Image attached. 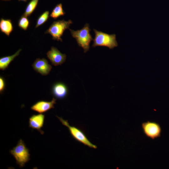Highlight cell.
Returning <instances> with one entry per match:
<instances>
[{
    "mask_svg": "<svg viewBox=\"0 0 169 169\" xmlns=\"http://www.w3.org/2000/svg\"><path fill=\"white\" fill-rule=\"evenodd\" d=\"M47 57L54 66L61 65L64 63L66 59V55L61 53L58 49L52 47L50 50L46 53Z\"/></svg>",
    "mask_w": 169,
    "mask_h": 169,
    "instance_id": "52a82bcc",
    "label": "cell"
},
{
    "mask_svg": "<svg viewBox=\"0 0 169 169\" xmlns=\"http://www.w3.org/2000/svg\"><path fill=\"white\" fill-rule=\"evenodd\" d=\"M49 12L48 11H46L42 13L37 19L35 28H38L46 22L49 18Z\"/></svg>",
    "mask_w": 169,
    "mask_h": 169,
    "instance_id": "2e32d148",
    "label": "cell"
},
{
    "mask_svg": "<svg viewBox=\"0 0 169 169\" xmlns=\"http://www.w3.org/2000/svg\"><path fill=\"white\" fill-rule=\"evenodd\" d=\"M65 13L63 8L62 4H57L53 9L50 16L54 19H56L61 16H64Z\"/></svg>",
    "mask_w": 169,
    "mask_h": 169,
    "instance_id": "5bb4252c",
    "label": "cell"
},
{
    "mask_svg": "<svg viewBox=\"0 0 169 169\" xmlns=\"http://www.w3.org/2000/svg\"><path fill=\"white\" fill-rule=\"evenodd\" d=\"M141 126L143 133L147 137L154 140L161 136V128L158 123L147 121L143 122Z\"/></svg>",
    "mask_w": 169,
    "mask_h": 169,
    "instance_id": "8992f818",
    "label": "cell"
},
{
    "mask_svg": "<svg viewBox=\"0 0 169 169\" xmlns=\"http://www.w3.org/2000/svg\"><path fill=\"white\" fill-rule=\"evenodd\" d=\"M56 116L63 125L68 127L70 134L74 140L90 148L93 149L97 148L95 145L92 144L89 141L82 130L74 126H70L68 120L57 116Z\"/></svg>",
    "mask_w": 169,
    "mask_h": 169,
    "instance_id": "277c9868",
    "label": "cell"
},
{
    "mask_svg": "<svg viewBox=\"0 0 169 169\" xmlns=\"http://www.w3.org/2000/svg\"><path fill=\"white\" fill-rule=\"evenodd\" d=\"M95 37L93 39L92 47L102 46L113 49L118 46L115 34H109L94 29Z\"/></svg>",
    "mask_w": 169,
    "mask_h": 169,
    "instance_id": "3957f363",
    "label": "cell"
},
{
    "mask_svg": "<svg viewBox=\"0 0 169 169\" xmlns=\"http://www.w3.org/2000/svg\"><path fill=\"white\" fill-rule=\"evenodd\" d=\"M32 66L34 70L43 75H46L49 74L52 69L48 60L43 58H37L34 62Z\"/></svg>",
    "mask_w": 169,
    "mask_h": 169,
    "instance_id": "ba28073f",
    "label": "cell"
},
{
    "mask_svg": "<svg viewBox=\"0 0 169 169\" xmlns=\"http://www.w3.org/2000/svg\"><path fill=\"white\" fill-rule=\"evenodd\" d=\"M0 29L1 32L9 36L13 29L11 20L1 18L0 21Z\"/></svg>",
    "mask_w": 169,
    "mask_h": 169,
    "instance_id": "7c38bea8",
    "label": "cell"
},
{
    "mask_svg": "<svg viewBox=\"0 0 169 169\" xmlns=\"http://www.w3.org/2000/svg\"><path fill=\"white\" fill-rule=\"evenodd\" d=\"M69 29L72 36L76 40L78 45L83 49L84 52L89 51L90 43L93 40L90 33L89 24L86 23L82 28L76 31Z\"/></svg>",
    "mask_w": 169,
    "mask_h": 169,
    "instance_id": "6da1fadb",
    "label": "cell"
},
{
    "mask_svg": "<svg viewBox=\"0 0 169 169\" xmlns=\"http://www.w3.org/2000/svg\"><path fill=\"white\" fill-rule=\"evenodd\" d=\"M56 99L53 98L50 101H39L33 105L31 109L32 110L40 113H45L54 108V105L56 104Z\"/></svg>",
    "mask_w": 169,
    "mask_h": 169,
    "instance_id": "9c48e42d",
    "label": "cell"
},
{
    "mask_svg": "<svg viewBox=\"0 0 169 169\" xmlns=\"http://www.w3.org/2000/svg\"><path fill=\"white\" fill-rule=\"evenodd\" d=\"M10 153L14 158L17 164L20 167H23L30 160L29 150L22 139H20L16 146L10 151Z\"/></svg>",
    "mask_w": 169,
    "mask_h": 169,
    "instance_id": "7a4b0ae2",
    "label": "cell"
},
{
    "mask_svg": "<svg viewBox=\"0 0 169 169\" xmlns=\"http://www.w3.org/2000/svg\"><path fill=\"white\" fill-rule=\"evenodd\" d=\"M18 26L21 29L26 30L29 24V21L27 17L23 15L19 19Z\"/></svg>",
    "mask_w": 169,
    "mask_h": 169,
    "instance_id": "e0dca14e",
    "label": "cell"
},
{
    "mask_svg": "<svg viewBox=\"0 0 169 169\" xmlns=\"http://www.w3.org/2000/svg\"><path fill=\"white\" fill-rule=\"evenodd\" d=\"M21 49H18L14 54L11 56L3 57L0 59V69L4 70L8 67L10 63L13 61L14 58L18 55Z\"/></svg>",
    "mask_w": 169,
    "mask_h": 169,
    "instance_id": "4fadbf2b",
    "label": "cell"
},
{
    "mask_svg": "<svg viewBox=\"0 0 169 169\" xmlns=\"http://www.w3.org/2000/svg\"><path fill=\"white\" fill-rule=\"evenodd\" d=\"M39 0H31L27 5L23 15L29 17L34 11L38 5Z\"/></svg>",
    "mask_w": 169,
    "mask_h": 169,
    "instance_id": "9a60e30c",
    "label": "cell"
},
{
    "mask_svg": "<svg viewBox=\"0 0 169 169\" xmlns=\"http://www.w3.org/2000/svg\"><path fill=\"white\" fill-rule=\"evenodd\" d=\"M72 23V21L70 20L67 21L64 19L54 21L46 31L45 33L49 34L52 36L53 40L62 42V39L61 37L64 32L65 30L69 29V27Z\"/></svg>",
    "mask_w": 169,
    "mask_h": 169,
    "instance_id": "5b68a950",
    "label": "cell"
},
{
    "mask_svg": "<svg viewBox=\"0 0 169 169\" xmlns=\"http://www.w3.org/2000/svg\"><path fill=\"white\" fill-rule=\"evenodd\" d=\"M45 119L44 115L40 113L37 115H33L29 119V126L33 129H36L41 134L43 135L44 132L42 130Z\"/></svg>",
    "mask_w": 169,
    "mask_h": 169,
    "instance_id": "30bf717a",
    "label": "cell"
},
{
    "mask_svg": "<svg viewBox=\"0 0 169 169\" xmlns=\"http://www.w3.org/2000/svg\"><path fill=\"white\" fill-rule=\"evenodd\" d=\"M19 1H23L24 2H26L28 0H18Z\"/></svg>",
    "mask_w": 169,
    "mask_h": 169,
    "instance_id": "d6986e66",
    "label": "cell"
},
{
    "mask_svg": "<svg viewBox=\"0 0 169 169\" xmlns=\"http://www.w3.org/2000/svg\"><path fill=\"white\" fill-rule=\"evenodd\" d=\"M5 82L4 78L0 77V93L2 94L5 90Z\"/></svg>",
    "mask_w": 169,
    "mask_h": 169,
    "instance_id": "ac0fdd59",
    "label": "cell"
},
{
    "mask_svg": "<svg viewBox=\"0 0 169 169\" xmlns=\"http://www.w3.org/2000/svg\"><path fill=\"white\" fill-rule=\"evenodd\" d=\"M52 92L55 98L59 99H63L67 96L68 89L65 84L62 82H58L53 85Z\"/></svg>",
    "mask_w": 169,
    "mask_h": 169,
    "instance_id": "8fae6325",
    "label": "cell"
},
{
    "mask_svg": "<svg viewBox=\"0 0 169 169\" xmlns=\"http://www.w3.org/2000/svg\"><path fill=\"white\" fill-rule=\"evenodd\" d=\"M2 0L6 1H10V0Z\"/></svg>",
    "mask_w": 169,
    "mask_h": 169,
    "instance_id": "ffe728a7",
    "label": "cell"
}]
</instances>
